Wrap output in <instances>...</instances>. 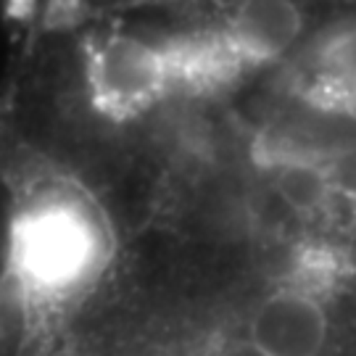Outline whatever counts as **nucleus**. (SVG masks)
Listing matches in <instances>:
<instances>
[{
	"instance_id": "nucleus-1",
	"label": "nucleus",
	"mask_w": 356,
	"mask_h": 356,
	"mask_svg": "<svg viewBox=\"0 0 356 356\" xmlns=\"http://www.w3.org/2000/svg\"><path fill=\"white\" fill-rule=\"evenodd\" d=\"M0 185L8 198L0 293L22 330L53 335L111 277L122 235L101 193L0 124Z\"/></svg>"
},
{
	"instance_id": "nucleus-2",
	"label": "nucleus",
	"mask_w": 356,
	"mask_h": 356,
	"mask_svg": "<svg viewBox=\"0 0 356 356\" xmlns=\"http://www.w3.org/2000/svg\"><path fill=\"white\" fill-rule=\"evenodd\" d=\"M229 103L261 132L356 140V0H338L282 64Z\"/></svg>"
},
{
	"instance_id": "nucleus-3",
	"label": "nucleus",
	"mask_w": 356,
	"mask_h": 356,
	"mask_svg": "<svg viewBox=\"0 0 356 356\" xmlns=\"http://www.w3.org/2000/svg\"><path fill=\"white\" fill-rule=\"evenodd\" d=\"M11 16L24 32L76 24V0H11Z\"/></svg>"
},
{
	"instance_id": "nucleus-4",
	"label": "nucleus",
	"mask_w": 356,
	"mask_h": 356,
	"mask_svg": "<svg viewBox=\"0 0 356 356\" xmlns=\"http://www.w3.org/2000/svg\"><path fill=\"white\" fill-rule=\"evenodd\" d=\"M172 3H179V0H76V24L88 22V19L161 8V6H172Z\"/></svg>"
}]
</instances>
